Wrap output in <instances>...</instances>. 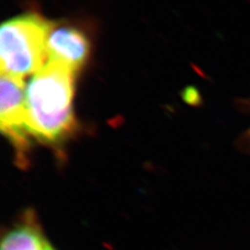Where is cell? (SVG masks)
<instances>
[{"mask_svg": "<svg viewBox=\"0 0 250 250\" xmlns=\"http://www.w3.org/2000/svg\"><path fill=\"white\" fill-rule=\"evenodd\" d=\"M51 245L36 210L26 208L2 233L0 250H48Z\"/></svg>", "mask_w": 250, "mask_h": 250, "instance_id": "5", "label": "cell"}, {"mask_svg": "<svg viewBox=\"0 0 250 250\" xmlns=\"http://www.w3.org/2000/svg\"><path fill=\"white\" fill-rule=\"evenodd\" d=\"M240 108L244 113L250 116V97L246 99H242L240 101ZM238 142L240 145V149L242 151L250 154V127L241 135Z\"/></svg>", "mask_w": 250, "mask_h": 250, "instance_id": "6", "label": "cell"}, {"mask_svg": "<svg viewBox=\"0 0 250 250\" xmlns=\"http://www.w3.org/2000/svg\"><path fill=\"white\" fill-rule=\"evenodd\" d=\"M0 127L15 151L16 165L29 166L30 135L25 107V87L23 78L1 74L0 83Z\"/></svg>", "mask_w": 250, "mask_h": 250, "instance_id": "3", "label": "cell"}, {"mask_svg": "<svg viewBox=\"0 0 250 250\" xmlns=\"http://www.w3.org/2000/svg\"><path fill=\"white\" fill-rule=\"evenodd\" d=\"M75 74L64 64L46 62L28 82L25 88L28 129L40 143L58 146L73 134Z\"/></svg>", "mask_w": 250, "mask_h": 250, "instance_id": "1", "label": "cell"}, {"mask_svg": "<svg viewBox=\"0 0 250 250\" xmlns=\"http://www.w3.org/2000/svg\"><path fill=\"white\" fill-rule=\"evenodd\" d=\"M54 26L36 13L3 22L0 28L1 74L18 78L36 74L47 62V41Z\"/></svg>", "mask_w": 250, "mask_h": 250, "instance_id": "2", "label": "cell"}, {"mask_svg": "<svg viewBox=\"0 0 250 250\" xmlns=\"http://www.w3.org/2000/svg\"><path fill=\"white\" fill-rule=\"evenodd\" d=\"M91 50L89 38L71 25L54 26L47 41V62H61L76 72L87 62Z\"/></svg>", "mask_w": 250, "mask_h": 250, "instance_id": "4", "label": "cell"}, {"mask_svg": "<svg viewBox=\"0 0 250 250\" xmlns=\"http://www.w3.org/2000/svg\"><path fill=\"white\" fill-rule=\"evenodd\" d=\"M48 250H58V249H57V248H56V247H54V246H53V245H51V246H50V248H49V249H48Z\"/></svg>", "mask_w": 250, "mask_h": 250, "instance_id": "7", "label": "cell"}]
</instances>
